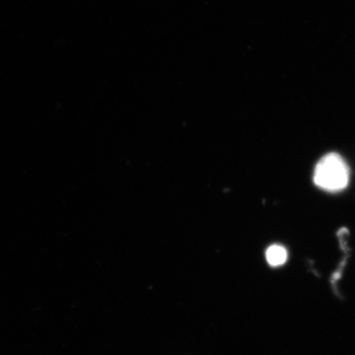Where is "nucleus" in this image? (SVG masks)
<instances>
[{"mask_svg":"<svg viewBox=\"0 0 355 355\" xmlns=\"http://www.w3.org/2000/svg\"><path fill=\"white\" fill-rule=\"evenodd\" d=\"M266 261L270 266H280L284 265L287 260V251L286 248L280 246V245H272L268 248L266 251Z\"/></svg>","mask_w":355,"mask_h":355,"instance_id":"f03ea898","label":"nucleus"},{"mask_svg":"<svg viewBox=\"0 0 355 355\" xmlns=\"http://www.w3.org/2000/svg\"><path fill=\"white\" fill-rule=\"evenodd\" d=\"M349 171L347 163L338 154L330 153L318 162L314 182L324 191H342L349 184Z\"/></svg>","mask_w":355,"mask_h":355,"instance_id":"f257e3e1","label":"nucleus"}]
</instances>
